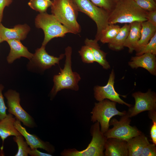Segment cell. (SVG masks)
I'll return each mask as SVG.
<instances>
[{"label": "cell", "instance_id": "obj_12", "mask_svg": "<svg viewBox=\"0 0 156 156\" xmlns=\"http://www.w3.org/2000/svg\"><path fill=\"white\" fill-rule=\"evenodd\" d=\"M14 126L16 129L25 138L26 141L31 149L41 148L52 154L55 149L54 147L48 142L42 140L36 135L29 133L21 125V122L16 119Z\"/></svg>", "mask_w": 156, "mask_h": 156}, {"label": "cell", "instance_id": "obj_17", "mask_svg": "<svg viewBox=\"0 0 156 156\" xmlns=\"http://www.w3.org/2000/svg\"><path fill=\"white\" fill-rule=\"evenodd\" d=\"M9 44L10 50L7 57L8 63L11 64L16 59L21 57H26L30 60L33 54L30 52L27 47L24 46L20 40L10 39L6 41Z\"/></svg>", "mask_w": 156, "mask_h": 156}, {"label": "cell", "instance_id": "obj_22", "mask_svg": "<svg viewBox=\"0 0 156 156\" xmlns=\"http://www.w3.org/2000/svg\"><path fill=\"white\" fill-rule=\"evenodd\" d=\"M130 24L129 31L124 47L128 48L129 52L132 53L140 38L142 22H135Z\"/></svg>", "mask_w": 156, "mask_h": 156}, {"label": "cell", "instance_id": "obj_33", "mask_svg": "<svg viewBox=\"0 0 156 156\" xmlns=\"http://www.w3.org/2000/svg\"><path fill=\"white\" fill-rule=\"evenodd\" d=\"M4 88V86L0 84V120L4 118L7 115L6 110L8 108L5 105L2 92Z\"/></svg>", "mask_w": 156, "mask_h": 156}, {"label": "cell", "instance_id": "obj_20", "mask_svg": "<svg viewBox=\"0 0 156 156\" xmlns=\"http://www.w3.org/2000/svg\"><path fill=\"white\" fill-rule=\"evenodd\" d=\"M95 39L86 38L84 41L85 45L88 46L91 49L95 62L102 66L103 69L107 70L110 68V65L106 59L107 53L102 50Z\"/></svg>", "mask_w": 156, "mask_h": 156}, {"label": "cell", "instance_id": "obj_27", "mask_svg": "<svg viewBox=\"0 0 156 156\" xmlns=\"http://www.w3.org/2000/svg\"><path fill=\"white\" fill-rule=\"evenodd\" d=\"M78 52L83 62L89 64L95 62L92 51L88 46H83Z\"/></svg>", "mask_w": 156, "mask_h": 156}, {"label": "cell", "instance_id": "obj_36", "mask_svg": "<svg viewBox=\"0 0 156 156\" xmlns=\"http://www.w3.org/2000/svg\"><path fill=\"white\" fill-rule=\"evenodd\" d=\"M29 155L31 156H52V154L41 152L35 148L31 149L30 151Z\"/></svg>", "mask_w": 156, "mask_h": 156}, {"label": "cell", "instance_id": "obj_24", "mask_svg": "<svg viewBox=\"0 0 156 156\" xmlns=\"http://www.w3.org/2000/svg\"><path fill=\"white\" fill-rule=\"evenodd\" d=\"M120 28L115 24H109L101 32L99 41L103 44L108 43L116 36Z\"/></svg>", "mask_w": 156, "mask_h": 156}, {"label": "cell", "instance_id": "obj_35", "mask_svg": "<svg viewBox=\"0 0 156 156\" xmlns=\"http://www.w3.org/2000/svg\"><path fill=\"white\" fill-rule=\"evenodd\" d=\"M146 18L147 21L156 26V10L147 12Z\"/></svg>", "mask_w": 156, "mask_h": 156}, {"label": "cell", "instance_id": "obj_2", "mask_svg": "<svg viewBox=\"0 0 156 156\" xmlns=\"http://www.w3.org/2000/svg\"><path fill=\"white\" fill-rule=\"evenodd\" d=\"M72 48L67 47L65 49L66 59L64 67L63 69L60 68V72L53 77L54 85L50 94L51 100L62 90L68 89L77 91L79 90L78 83L81 77L79 74L72 70Z\"/></svg>", "mask_w": 156, "mask_h": 156}, {"label": "cell", "instance_id": "obj_23", "mask_svg": "<svg viewBox=\"0 0 156 156\" xmlns=\"http://www.w3.org/2000/svg\"><path fill=\"white\" fill-rule=\"evenodd\" d=\"M130 28V24L125 23L121 27L118 33L114 38L108 44L110 49L118 51L122 49L128 35Z\"/></svg>", "mask_w": 156, "mask_h": 156}, {"label": "cell", "instance_id": "obj_3", "mask_svg": "<svg viewBox=\"0 0 156 156\" xmlns=\"http://www.w3.org/2000/svg\"><path fill=\"white\" fill-rule=\"evenodd\" d=\"M51 6L52 14L71 32L77 34L81 31L77 21L78 11L73 0H53Z\"/></svg>", "mask_w": 156, "mask_h": 156}, {"label": "cell", "instance_id": "obj_34", "mask_svg": "<svg viewBox=\"0 0 156 156\" xmlns=\"http://www.w3.org/2000/svg\"><path fill=\"white\" fill-rule=\"evenodd\" d=\"M12 1L13 0H0V23L2 20L4 9L5 7L9 6Z\"/></svg>", "mask_w": 156, "mask_h": 156}, {"label": "cell", "instance_id": "obj_28", "mask_svg": "<svg viewBox=\"0 0 156 156\" xmlns=\"http://www.w3.org/2000/svg\"><path fill=\"white\" fill-rule=\"evenodd\" d=\"M147 53L156 55V33L147 44L136 53V55L139 56Z\"/></svg>", "mask_w": 156, "mask_h": 156}, {"label": "cell", "instance_id": "obj_9", "mask_svg": "<svg viewBox=\"0 0 156 156\" xmlns=\"http://www.w3.org/2000/svg\"><path fill=\"white\" fill-rule=\"evenodd\" d=\"M7 100L9 113L15 116L27 127L34 128L36 126L34 118L26 112L20 105V95L16 90L10 89L4 94Z\"/></svg>", "mask_w": 156, "mask_h": 156}, {"label": "cell", "instance_id": "obj_16", "mask_svg": "<svg viewBox=\"0 0 156 156\" xmlns=\"http://www.w3.org/2000/svg\"><path fill=\"white\" fill-rule=\"evenodd\" d=\"M104 156H128L127 141L115 138H107L105 143Z\"/></svg>", "mask_w": 156, "mask_h": 156}, {"label": "cell", "instance_id": "obj_32", "mask_svg": "<svg viewBox=\"0 0 156 156\" xmlns=\"http://www.w3.org/2000/svg\"><path fill=\"white\" fill-rule=\"evenodd\" d=\"M156 145L149 142L143 148L140 156H156Z\"/></svg>", "mask_w": 156, "mask_h": 156}, {"label": "cell", "instance_id": "obj_18", "mask_svg": "<svg viewBox=\"0 0 156 156\" xmlns=\"http://www.w3.org/2000/svg\"><path fill=\"white\" fill-rule=\"evenodd\" d=\"M16 119L13 115L9 113L4 118L0 120V137L3 144L5 140L8 137L21 135L14 126Z\"/></svg>", "mask_w": 156, "mask_h": 156}, {"label": "cell", "instance_id": "obj_37", "mask_svg": "<svg viewBox=\"0 0 156 156\" xmlns=\"http://www.w3.org/2000/svg\"><path fill=\"white\" fill-rule=\"evenodd\" d=\"M3 42V40H2L1 39L0 37V43L2 42Z\"/></svg>", "mask_w": 156, "mask_h": 156}, {"label": "cell", "instance_id": "obj_4", "mask_svg": "<svg viewBox=\"0 0 156 156\" xmlns=\"http://www.w3.org/2000/svg\"><path fill=\"white\" fill-rule=\"evenodd\" d=\"M90 132L92 140L85 149L79 151L75 148L64 149L60 154L62 156H103L107 138L100 130L97 121L92 125Z\"/></svg>", "mask_w": 156, "mask_h": 156}, {"label": "cell", "instance_id": "obj_31", "mask_svg": "<svg viewBox=\"0 0 156 156\" xmlns=\"http://www.w3.org/2000/svg\"><path fill=\"white\" fill-rule=\"evenodd\" d=\"M148 116L152 120L153 124L150 129V135L153 143L156 145V110L148 111Z\"/></svg>", "mask_w": 156, "mask_h": 156}, {"label": "cell", "instance_id": "obj_15", "mask_svg": "<svg viewBox=\"0 0 156 156\" xmlns=\"http://www.w3.org/2000/svg\"><path fill=\"white\" fill-rule=\"evenodd\" d=\"M128 64L132 68L139 67L144 68L150 74L156 75V55L151 53H144L139 56L132 57L128 62Z\"/></svg>", "mask_w": 156, "mask_h": 156}, {"label": "cell", "instance_id": "obj_1", "mask_svg": "<svg viewBox=\"0 0 156 156\" xmlns=\"http://www.w3.org/2000/svg\"><path fill=\"white\" fill-rule=\"evenodd\" d=\"M147 12L138 6L134 0H118L109 13L108 24H130L146 21Z\"/></svg>", "mask_w": 156, "mask_h": 156}, {"label": "cell", "instance_id": "obj_14", "mask_svg": "<svg viewBox=\"0 0 156 156\" xmlns=\"http://www.w3.org/2000/svg\"><path fill=\"white\" fill-rule=\"evenodd\" d=\"M30 30V27L26 24L16 25L13 28H9L0 23V37L3 41L10 39L23 40Z\"/></svg>", "mask_w": 156, "mask_h": 156}, {"label": "cell", "instance_id": "obj_30", "mask_svg": "<svg viewBox=\"0 0 156 156\" xmlns=\"http://www.w3.org/2000/svg\"><path fill=\"white\" fill-rule=\"evenodd\" d=\"M137 4L144 10L148 12L156 10V4L154 0H134Z\"/></svg>", "mask_w": 156, "mask_h": 156}, {"label": "cell", "instance_id": "obj_38", "mask_svg": "<svg viewBox=\"0 0 156 156\" xmlns=\"http://www.w3.org/2000/svg\"><path fill=\"white\" fill-rule=\"evenodd\" d=\"M45 0L47 1H51L50 0Z\"/></svg>", "mask_w": 156, "mask_h": 156}, {"label": "cell", "instance_id": "obj_6", "mask_svg": "<svg viewBox=\"0 0 156 156\" xmlns=\"http://www.w3.org/2000/svg\"><path fill=\"white\" fill-rule=\"evenodd\" d=\"M116 103L105 99L95 103L90 112L91 121L99 122L101 125V131L103 133L109 129V122L113 117L116 115L122 116L126 114V111L120 112L116 107Z\"/></svg>", "mask_w": 156, "mask_h": 156}, {"label": "cell", "instance_id": "obj_10", "mask_svg": "<svg viewBox=\"0 0 156 156\" xmlns=\"http://www.w3.org/2000/svg\"><path fill=\"white\" fill-rule=\"evenodd\" d=\"M132 96L135 99V104L127 112L130 118L143 112L156 110V94L151 90L145 93L135 92Z\"/></svg>", "mask_w": 156, "mask_h": 156}, {"label": "cell", "instance_id": "obj_26", "mask_svg": "<svg viewBox=\"0 0 156 156\" xmlns=\"http://www.w3.org/2000/svg\"><path fill=\"white\" fill-rule=\"evenodd\" d=\"M52 1L45 0H30L29 6L32 9L40 13L46 12L48 8L51 7Z\"/></svg>", "mask_w": 156, "mask_h": 156}, {"label": "cell", "instance_id": "obj_11", "mask_svg": "<svg viewBox=\"0 0 156 156\" xmlns=\"http://www.w3.org/2000/svg\"><path fill=\"white\" fill-rule=\"evenodd\" d=\"M115 74L114 69H112L109 74L107 84L105 86H96L94 88V95L95 99L99 101L105 99L122 105H125L129 107L132 105L128 104L120 97L121 96L115 90L114 87Z\"/></svg>", "mask_w": 156, "mask_h": 156}, {"label": "cell", "instance_id": "obj_39", "mask_svg": "<svg viewBox=\"0 0 156 156\" xmlns=\"http://www.w3.org/2000/svg\"></svg>", "mask_w": 156, "mask_h": 156}, {"label": "cell", "instance_id": "obj_5", "mask_svg": "<svg viewBox=\"0 0 156 156\" xmlns=\"http://www.w3.org/2000/svg\"><path fill=\"white\" fill-rule=\"evenodd\" d=\"M36 27L41 29L44 33V38L42 45L46 46L52 39L63 37L70 31L52 14L47 12L40 13L35 19Z\"/></svg>", "mask_w": 156, "mask_h": 156}, {"label": "cell", "instance_id": "obj_21", "mask_svg": "<svg viewBox=\"0 0 156 156\" xmlns=\"http://www.w3.org/2000/svg\"><path fill=\"white\" fill-rule=\"evenodd\" d=\"M140 38L134 51L136 53L144 47L156 33V26L148 21L142 22Z\"/></svg>", "mask_w": 156, "mask_h": 156}, {"label": "cell", "instance_id": "obj_19", "mask_svg": "<svg viewBox=\"0 0 156 156\" xmlns=\"http://www.w3.org/2000/svg\"><path fill=\"white\" fill-rule=\"evenodd\" d=\"M149 142L147 137L142 133L127 141L128 156H140L144 147Z\"/></svg>", "mask_w": 156, "mask_h": 156}, {"label": "cell", "instance_id": "obj_25", "mask_svg": "<svg viewBox=\"0 0 156 156\" xmlns=\"http://www.w3.org/2000/svg\"><path fill=\"white\" fill-rule=\"evenodd\" d=\"M14 141L17 144L18 151L15 156H27L31 148L24 140L23 135L21 134L14 136L13 138Z\"/></svg>", "mask_w": 156, "mask_h": 156}, {"label": "cell", "instance_id": "obj_8", "mask_svg": "<svg viewBox=\"0 0 156 156\" xmlns=\"http://www.w3.org/2000/svg\"><path fill=\"white\" fill-rule=\"evenodd\" d=\"M121 116L119 121L114 118L110 120L109 126L112 125L113 127L103 133L107 139L115 138L127 141L142 133L136 127L130 125L131 119L127 112Z\"/></svg>", "mask_w": 156, "mask_h": 156}, {"label": "cell", "instance_id": "obj_13", "mask_svg": "<svg viewBox=\"0 0 156 156\" xmlns=\"http://www.w3.org/2000/svg\"><path fill=\"white\" fill-rule=\"evenodd\" d=\"M65 56L62 54L58 57L49 54L45 50V46L42 45L36 50L35 53L30 60L34 65L43 70L51 67L55 64L59 65V62Z\"/></svg>", "mask_w": 156, "mask_h": 156}, {"label": "cell", "instance_id": "obj_29", "mask_svg": "<svg viewBox=\"0 0 156 156\" xmlns=\"http://www.w3.org/2000/svg\"><path fill=\"white\" fill-rule=\"evenodd\" d=\"M95 5L106 10L109 13L113 10L118 0H90Z\"/></svg>", "mask_w": 156, "mask_h": 156}, {"label": "cell", "instance_id": "obj_7", "mask_svg": "<svg viewBox=\"0 0 156 156\" xmlns=\"http://www.w3.org/2000/svg\"><path fill=\"white\" fill-rule=\"evenodd\" d=\"M78 11L88 16L96 23L97 32L95 39L98 41L101 32L108 25L109 13L98 7L90 0H73Z\"/></svg>", "mask_w": 156, "mask_h": 156}]
</instances>
